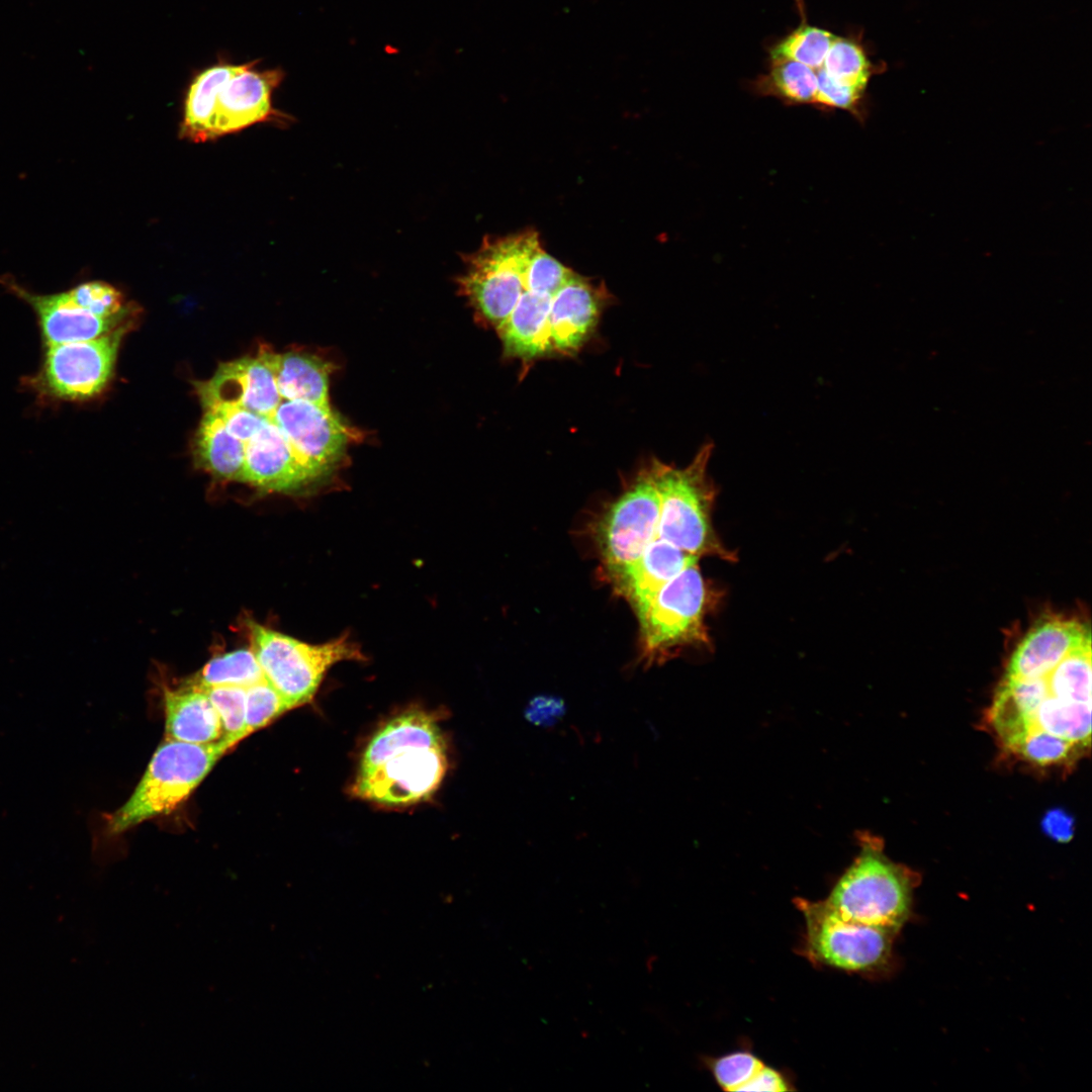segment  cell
<instances>
[{
    "label": "cell",
    "instance_id": "16",
    "mask_svg": "<svg viewBox=\"0 0 1092 1092\" xmlns=\"http://www.w3.org/2000/svg\"><path fill=\"white\" fill-rule=\"evenodd\" d=\"M608 292L578 273L557 294L548 320L549 354L575 353L596 327Z\"/></svg>",
    "mask_w": 1092,
    "mask_h": 1092
},
{
    "label": "cell",
    "instance_id": "20",
    "mask_svg": "<svg viewBox=\"0 0 1092 1092\" xmlns=\"http://www.w3.org/2000/svg\"><path fill=\"white\" fill-rule=\"evenodd\" d=\"M195 451L200 465L213 476L222 480H243L246 445L210 411H206L201 420Z\"/></svg>",
    "mask_w": 1092,
    "mask_h": 1092
},
{
    "label": "cell",
    "instance_id": "10",
    "mask_svg": "<svg viewBox=\"0 0 1092 1092\" xmlns=\"http://www.w3.org/2000/svg\"><path fill=\"white\" fill-rule=\"evenodd\" d=\"M659 497L651 465L611 504L597 526L601 559L610 578L629 568L658 538Z\"/></svg>",
    "mask_w": 1092,
    "mask_h": 1092
},
{
    "label": "cell",
    "instance_id": "22",
    "mask_svg": "<svg viewBox=\"0 0 1092 1092\" xmlns=\"http://www.w3.org/2000/svg\"><path fill=\"white\" fill-rule=\"evenodd\" d=\"M1030 730L1064 738L1085 749L1091 738V704L1064 701L1048 690L1020 735Z\"/></svg>",
    "mask_w": 1092,
    "mask_h": 1092
},
{
    "label": "cell",
    "instance_id": "7",
    "mask_svg": "<svg viewBox=\"0 0 1092 1092\" xmlns=\"http://www.w3.org/2000/svg\"><path fill=\"white\" fill-rule=\"evenodd\" d=\"M251 649L264 678L289 710L309 703L325 673L336 663L363 661L364 654L347 635L323 644H309L249 622Z\"/></svg>",
    "mask_w": 1092,
    "mask_h": 1092
},
{
    "label": "cell",
    "instance_id": "9",
    "mask_svg": "<svg viewBox=\"0 0 1092 1092\" xmlns=\"http://www.w3.org/2000/svg\"><path fill=\"white\" fill-rule=\"evenodd\" d=\"M130 325L126 321L93 340L46 346L31 386L42 395L63 400H84L99 394L112 376L120 343Z\"/></svg>",
    "mask_w": 1092,
    "mask_h": 1092
},
{
    "label": "cell",
    "instance_id": "3",
    "mask_svg": "<svg viewBox=\"0 0 1092 1092\" xmlns=\"http://www.w3.org/2000/svg\"><path fill=\"white\" fill-rule=\"evenodd\" d=\"M714 445L707 442L685 467L653 460L650 465L659 497L658 538L700 558L734 561L736 554L720 540L712 523L717 487L708 472Z\"/></svg>",
    "mask_w": 1092,
    "mask_h": 1092
},
{
    "label": "cell",
    "instance_id": "2",
    "mask_svg": "<svg viewBox=\"0 0 1092 1092\" xmlns=\"http://www.w3.org/2000/svg\"><path fill=\"white\" fill-rule=\"evenodd\" d=\"M232 748L223 739L195 744L165 738L128 800L114 812L99 816L96 834L112 839L144 821L171 813Z\"/></svg>",
    "mask_w": 1092,
    "mask_h": 1092
},
{
    "label": "cell",
    "instance_id": "29",
    "mask_svg": "<svg viewBox=\"0 0 1092 1092\" xmlns=\"http://www.w3.org/2000/svg\"><path fill=\"white\" fill-rule=\"evenodd\" d=\"M288 710L285 701L265 678L247 687L245 736L266 727Z\"/></svg>",
    "mask_w": 1092,
    "mask_h": 1092
},
{
    "label": "cell",
    "instance_id": "30",
    "mask_svg": "<svg viewBox=\"0 0 1092 1092\" xmlns=\"http://www.w3.org/2000/svg\"><path fill=\"white\" fill-rule=\"evenodd\" d=\"M68 292L79 306L98 316H115L129 308L124 305L122 293L105 282L80 283Z\"/></svg>",
    "mask_w": 1092,
    "mask_h": 1092
},
{
    "label": "cell",
    "instance_id": "33",
    "mask_svg": "<svg viewBox=\"0 0 1092 1092\" xmlns=\"http://www.w3.org/2000/svg\"><path fill=\"white\" fill-rule=\"evenodd\" d=\"M204 407L216 414L226 429L245 444L263 428L269 419L242 406L224 402H210Z\"/></svg>",
    "mask_w": 1092,
    "mask_h": 1092
},
{
    "label": "cell",
    "instance_id": "21",
    "mask_svg": "<svg viewBox=\"0 0 1092 1092\" xmlns=\"http://www.w3.org/2000/svg\"><path fill=\"white\" fill-rule=\"evenodd\" d=\"M239 65L217 64L200 72L191 83L185 101L181 134L194 142L214 138L213 122L217 96L223 83Z\"/></svg>",
    "mask_w": 1092,
    "mask_h": 1092
},
{
    "label": "cell",
    "instance_id": "24",
    "mask_svg": "<svg viewBox=\"0 0 1092 1092\" xmlns=\"http://www.w3.org/2000/svg\"><path fill=\"white\" fill-rule=\"evenodd\" d=\"M262 679L264 675L252 649L241 648L210 659L188 684L198 688H247Z\"/></svg>",
    "mask_w": 1092,
    "mask_h": 1092
},
{
    "label": "cell",
    "instance_id": "14",
    "mask_svg": "<svg viewBox=\"0 0 1092 1092\" xmlns=\"http://www.w3.org/2000/svg\"><path fill=\"white\" fill-rule=\"evenodd\" d=\"M203 405L224 402L270 418L282 398L275 374L260 354L220 364L214 375L197 383Z\"/></svg>",
    "mask_w": 1092,
    "mask_h": 1092
},
{
    "label": "cell",
    "instance_id": "6",
    "mask_svg": "<svg viewBox=\"0 0 1092 1092\" xmlns=\"http://www.w3.org/2000/svg\"><path fill=\"white\" fill-rule=\"evenodd\" d=\"M861 841L859 854L824 901L846 920L895 932L909 914L911 881L874 839Z\"/></svg>",
    "mask_w": 1092,
    "mask_h": 1092
},
{
    "label": "cell",
    "instance_id": "15",
    "mask_svg": "<svg viewBox=\"0 0 1092 1092\" xmlns=\"http://www.w3.org/2000/svg\"><path fill=\"white\" fill-rule=\"evenodd\" d=\"M245 445L242 481L260 489L291 492L320 477L296 455L270 418Z\"/></svg>",
    "mask_w": 1092,
    "mask_h": 1092
},
{
    "label": "cell",
    "instance_id": "1",
    "mask_svg": "<svg viewBox=\"0 0 1092 1092\" xmlns=\"http://www.w3.org/2000/svg\"><path fill=\"white\" fill-rule=\"evenodd\" d=\"M447 768L445 742L430 714L412 710L390 720L372 737L354 784L357 797L399 807L427 800Z\"/></svg>",
    "mask_w": 1092,
    "mask_h": 1092
},
{
    "label": "cell",
    "instance_id": "4",
    "mask_svg": "<svg viewBox=\"0 0 1092 1092\" xmlns=\"http://www.w3.org/2000/svg\"><path fill=\"white\" fill-rule=\"evenodd\" d=\"M518 297L495 330L505 354L524 361L549 354L548 320L553 302L575 271L550 255L533 229L513 234Z\"/></svg>",
    "mask_w": 1092,
    "mask_h": 1092
},
{
    "label": "cell",
    "instance_id": "36",
    "mask_svg": "<svg viewBox=\"0 0 1092 1092\" xmlns=\"http://www.w3.org/2000/svg\"><path fill=\"white\" fill-rule=\"evenodd\" d=\"M1073 818L1060 809L1051 810L1042 820L1046 834L1057 841H1068L1073 835Z\"/></svg>",
    "mask_w": 1092,
    "mask_h": 1092
},
{
    "label": "cell",
    "instance_id": "18",
    "mask_svg": "<svg viewBox=\"0 0 1092 1092\" xmlns=\"http://www.w3.org/2000/svg\"><path fill=\"white\" fill-rule=\"evenodd\" d=\"M165 738L195 744L223 737L221 720L206 693L195 686L164 692Z\"/></svg>",
    "mask_w": 1092,
    "mask_h": 1092
},
{
    "label": "cell",
    "instance_id": "26",
    "mask_svg": "<svg viewBox=\"0 0 1092 1092\" xmlns=\"http://www.w3.org/2000/svg\"><path fill=\"white\" fill-rule=\"evenodd\" d=\"M802 16L800 25L770 49V60L788 59L813 70L819 69L836 36L826 29L808 24L804 14Z\"/></svg>",
    "mask_w": 1092,
    "mask_h": 1092
},
{
    "label": "cell",
    "instance_id": "17",
    "mask_svg": "<svg viewBox=\"0 0 1092 1092\" xmlns=\"http://www.w3.org/2000/svg\"><path fill=\"white\" fill-rule=\"evenodd\" d=\"M698 559L656 538L629 568L611 580L615 590L638 615L666 582Z\"/></svg>",
    "mask_w": 1092,
    "mask_h": 1092
},
{
    "label": "cell",
    "instance_id": "23",
    "mask_svg": "<svg viewBox=\"0 0 1092 1092\" xmlns=\"http://www.w3.org/2000/svg\"><path fill=\"white\" fill-rule=\"evenodd\" d=\"M754 89L759 94L778 97L788 104H814L817 73L796 61L775 59L767 74L755 80Z\"/></svg>",
    "mask_w": 1092,
    "mask_h": 1092
},
{
    "label": "cell",
    "instance_id": "28",
    "mask_svg": "<svg viewBox=\"0 0 1092 1092\" xmlns=\"http://www.w3.org/2000/svg\"><path fill=\"white\" fill-rule=\"evenodd\" d=\"M200 689L206 693L219 715L223 728L222 739L234 748L246 738V688L216 686Z\"/></svg>",
    "mask_w": 1092,
    "mask_h": 1092
},
{
    "label": "cell",
    "instance_id": "12",
    "mask_svg": "<svg viewBox=\"0 0 1092 1092\" xmlns=\"http://www.w3.org/2000/svg\"><path fill=\"white\" fill-rule=\"evenodd\" d=\"M256 62L239 65L221 86L214 111V138L262 121L285 122L284 117H288L276 110L271 101L273 91L284 78L283 71H256Z\"/></svg>",
    "mask_w": 1092,
    "mask_h": 1092
},
{
    "label": "cell",
    "instance_id": "13",
    "mask_svg": "<svg viewBox=\"0 0 1092 1092\" xmlns=\"http://www.w3.org/2000/svg\"><path fill=\"white\" fill-rule=\"evenodd\" d=\"M3 285L35 312L46 346L93 340L114 330L129 316L130 307L111 317L95 315L79 306L68 290L37 294L6 276Z\"/></svg>",
    "mask_w": 1092,
    "mask_h": 1092
},
{
    "label": "cell",
    "instance_id": "32",
    "mask_svg": "<svg viewBox=\"0 0 1092 1092\" xmlns=\"http://www.w3.org/2000/svg\"><path fill=\"white\" fill-rule=\"evenodd\" d=\"M864 96L866 91L833 80L822 69L818 71L814 104L847 110L860 117Z\"/></svg>",
    "mask_w": 1092,
    "mask_h": 1092
},
{
    "label": "cell",
    "instance_id": "35",
    "mask_svg": "<svg viewBox=\"0 0 1092 1092\" xmlns=\"http://www.w3.org/2000/svg\"><path fill=\"white\" fill-rule=\"evenodd\" d=\"M792 1088L784 1076L772 1068L763 1066L761 1070L742 1087L741 1091L782 1092Z\"/></svg>",
    "mask_w": 1092,
    "mask_h": 1092
},
{
    "label": "cell",
    "instance_id": "31",
    "mask_svg": "<svg viewBox=\"0 0 1092 1092\" xmlns=\"http://www.w3.org/2000/svg\"><path fill=\"white\" fill-rule=\"evenodd\" d=\"M764 1066L749 1052H736L710 1061L717 1083L726 1091H741Z\"/></svg>",
    "mask_w": 1092,
    "mask_h": 1092
},
{
    "label": "cell",
    "instance_id": "27",
    "mask_svg": "<svg viewBox=\"0 0 1092 1092\" xmlns=\"http://www.w3.org/2000/svg\"><path fill=\"white\" fill-rule=\"evenodd\" d=\"M1007 749L1041 766L1068 762L1084 750L1064 738L1038 730L1024 732Z\"/></svg>",
    "mask_w": 1092,
    "mask_h": 1092
},
{
    "label": "cell",
    "instance_id": "5",
    "mask_svg": "<svg viewBox=\"0 0 1092 1092\" xmlns=\"http://www.w3.org/2000/svg\"><path fill=\"white\" fill-rule=\"evenodd\" d=\"M713 601L698 561L666 582L636 615L641 661L649 666L662 663L687 647L709 646L706 617Z\"/></svg>",
    "mask_w": 1092,
    "mask_h": 1092
},
{
    "label": "cell",
    "instance_id": "11",
    "mask_svg": "<svg viewBox=\"0 0 1092 1092\" xmlns=\"http://www.w3.org/2000/svg\"><path fill=\"white\" fill-rule=\"evenodd\" d=\"M270 419L320 477L341 458L350 440L347 427L333 411L305 400L282 399Z\"/></svg>",
    "mask_w": 1092,
    "mask_h": 1092
},
{
    "label": "cell",
    "instance_id": "34",
    "mask_svg": "<svg viewBox=\"0 0 1092 1092\" xmlns=\"http://www.w3.org/2000/svg\"><path fill=\"white\" fill-rule=\"evenodd\" d=\"M566 704L563 699L554 695H538L533 697L524 710L525 719L531 724L550 728L555 726L565 715Z\"/></svg>",
    "mask_w": 1092,
    "mask_h": 1092
},
{
    "label": "cell",
    "instance_id": "25",
    "mask_svg": "<svg viewBox=\"0 0 1092 1092\" xmlns=\"http://www.w3.org/2000/svg\"><path fill=\"white\" fill-rule=\"evenodd\" d=\"M822 70L833 80L867 91L877 66L869 59L861 41L850 36L835 37Z\"/></svg>",
    "mask_w": 1092,
    "mask_h": 1092
},
{
    "label": "cell",
    "instance_id": "19",
    "mask_svg": "<svg viewBox=\"0 0 1092 1092\" xmlns=\"http://www.w3.org/2000/svg\"><path fill=\"white\" fill-rule=\"evenodd\" d=\"M272 368L282 399L305 400L332 411L329 401L330 365L307 354H261Z\"/></svg>",
    "mask_w": 1092,
    "mask_h": 1092
},
{
    "label": "cell",
    "instance_id": "8",
    "mask_svg": "<svg viewBox=\"0 0 1092 1092\" xmlns=\"http://www.w3.org/2000/svg\"><path fill=\"white\" fill-rule=\"evenodd\" d=\"M805 919L804 949L817 965L847 972H869L888 962L893 931L852 922L825 901L796 899Z\"/></svg>",
    "mask_w": 1092,
    "mask_h": 1092
}]
</instances>
